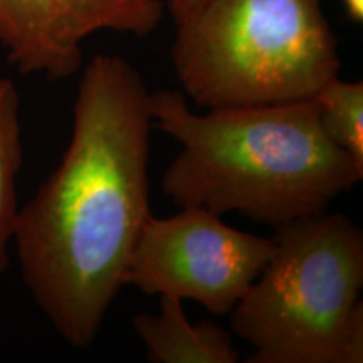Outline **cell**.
Here are the masks:
<instances>
[{
  "label": "cell",
  "instance_id": "6da1fadb",
  "mask_svg": "<svg viewBox=\"0 0 363 363\" xmlns=\"http://www.w3.org/2000/svg\"><path fill=\"white\" fill-rule=\"evenodd\" d=\"M150 91L120 56L84 67L65 155L21 207L13 246L35 305L67 345L88 348L125 286L150 212Z\"/></svg>",
  "mask_w": 363,
  "mask_h": 363
},
{
  "label": "cell",
  "instance_id": "9c48e42d",
  "mask_svg": "<svg viewBox=\"0 0 363 363\" xmlns=\"http://www.w3.org/2000/svg\"><path fill=\"white\" fill-rule=\"evenodd\" d=\"M326 136L363 167V83L342 81L338 76L325 83L313 96Z\"/></svg>",
  "mask_w": 363,
  "mask_h": 363
},
{
  "label": "cell",
  "instance_id": "3957f363",
  "mask_svg": "<svg viewBox=\"0 0 363 363\" xmlns=\"http://www.w3.org/2000/svg\"><path fill=\"white\" fill-rule=\"evenodd\" d=\"M274 254L229 313L249 363L363 362V233L340 212L274 227Z\"/></svg>",
  "mask_w": 363,
  "mask_h": 363
},
{
  "label": "cell",
  "instance_id": "277c9868",
  "mask_svg": "<svg viewBox=\"0 0 363 363\" xmlns=\"http://www.w3.org/2000/svg\"><path fill=\"white\" fill-rule=\"evenodd\" d=\"M172 62L206 110L310 99L342 69L321 0H207L177 24Z\"/></svg>",
  "mask_w": 363,
  "mask_h": 363
},
{
  "label": "cell",
  "instance_id": "52a82bcc",
  "mask_svg": "<svg viewBox=\"0 0 363 363\" xmlns=\"http://www.w3.org/2000/svg\"><path fill=\"white\" fill-rule=\"evenodd\" d=\"M133 328L152 363L239 362L233 333L212 321L192 323L179 298L160 296V311L136 315Z\"/></svg>",
  "mask_w": 363,
  "mask_h": 363
},
{
  "label": "cell",
  "instance_id": "7a4b0ae2",
  "mask_svg": "<svg viewBox=\"0 0 363 363\" xmlns=\"http://www.w3.org/2000/svg\"><path fill=\"white\" fill-rule=\"evenodd\" d=\"M150 115L180 145L162 177L177 207L279 227L326 212L363 179V167L326 136L313 98L197 115L184 94L158 89Z\"/></svg>",
  "mask_w": 363,
  "mask_h": 363
},
{
  "label": "cell",
  "instance_id": "ba28073f",
  "mask_svg": "<svg viewBox=\"0 0 363 363\" xmlns=\"http://www.w3.org/2000/svg\"><path fill=\"white\" fill-rule=\"evenodd\" d=\"M22 160L19 91L12 79L0 78V274L9 267V246L13 242L19 219L17 177Z\"/></svg>",
  "mask_w": 363,
  "mask_h": 363
},
{
  "label": "cell",
  "instance_id": "5b68a950",
  "mask_svg": "<svg viewBox=\"0 0 363 363\" xmlns=\"http://www.w3.org/2000/svg\"><path fill=\"white\" fill-rule=\"evenodd\" d=\"M272 238L225 224L202 207L150 216L131 252L125 286L174 296L227 316L274 254Z\"/></svg>",
  "mask_w": 363,
  "mask_h": 363
},
{
  "label": "cell",
  "instance_id": "8992f818",
  "mask_svg": "<svg viewBox=\"0 0 363 363\" xmlns=\"http://www.w3.org/2000/svg\"><path fill=\"white\" fill-rule=\"evenodd\" d=\"M162 0H0V48L21 74L66 79L83 66V40L101 30L147 38Z\"/></svg>",
  "mask_w": 363,
  "mask_h": 363
},
{
  "label": "cell",
  "instance_id": "8fae6325",
  "mask_svg": "<svg viewBox=\"0 0 363 363\" xmlns=\"http://www.w3.org/2000/svg\"><path fill=\"white\" fill-rule=\"evenodd\" d=\"M345 13L352 22L362 24L363 22V0H340Z\"/></svg>",
  "mask_w": 363,
  "mask_h": 363
},
{
  "label": "cell",
  "instance_id": "30bf717a",
  "mask_svg": "<svg viewBox=\"0 0 363 363\" xmlns=\"http://www.w3.org/2000/svg\"><path fill=\"white\" fill-rule=\"evenodd\" d=\"M206 2L207 0H167V9H169L172 19L177 26L189 19L190 16H194Z\"/></svg>",
  "mask_w": 363,
  "mask_h": 363
}]
</instances>
